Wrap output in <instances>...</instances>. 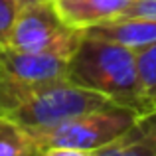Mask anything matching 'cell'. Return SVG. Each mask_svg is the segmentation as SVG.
Here are the masks:
<instances>
[{
	"label": "cell",
	"instance_id": "6da1fadb",
	"mask_svg": "<svg viewBox=\"0 0 156 156\" xmlns=\"http://www.w3.org/2000/svg\"><path fill=\"white\" fill-rule=\"evenodd\" d=\"M65 79L133 109L138 117L148 113L138 77L136 51L126 46L81 34L75 51L67 59Z\"/></svg>",
	"mask_w": 156,
	"mask_h": 156
},
{
	"label": "cell",
	"instance_id": "7a4b0ae2",
	"mask_svg": "<svg viewBox=\"0 0 156 156\" xmlns=\"http://www.w3.org/2000/svg\"><path fill=\"white\" fill-rule=\"evenodd\" d=\"M138 113L115 105L71 117L48 129L28 130L36 156H89L113 144L134 125Z\"/></svg>",
	"mask_w": 156,
	"mask_h": 156
},
{
	"label": "cell",
	"instance_id": "3957f363",
	"mask_svg": "<svg viewBox=\"0 0 156 156\" xmlns=\"http://www.w3.org/2000/svg\"><path fill=\"white\" fill-rule=\"evenodd\" d=\"M115 105H117L115 101L101 93L79 87L67 79H55L42 83L34 95L28 97L6 119L14 121L26 130H36L53 126L89 111L107 109Z\"/></svg>",
	"mask_w": 156,
	"mask_h": 156
},
{
	"label": "cell",
	"instance_id": "277c9868",
	"mask_svg": "<svg viewBox=\"0 0 156 156\" xmlns=\"http://www.w3.org/2000/svg\"><path fill=\"white\" fill-rule=\"evenodd\" d=\"M81 40V30L71 28L59 16L53 0L20 6L6 46L22 51L53 53L71 57Z\"/></svg>",
	"mask_w": 156,
	"mask_h": 156
},
{
	"label": "cell",
	"instance_id": "5b68a950",
	"mask_svg": "<svg viewBox=\"0 0 156 156\" xmlns=\"http://www.w3.org/2000/svg\"><path fill=\"white\" fill-rule=\"evenodd\" d=\"M65 73H67V57L53 53L22 51L0 44V77L28 83H44V81L65 79Z\"/></svg>",
	"mask_w": 156,
	"mask_h": 156
},
{
	"label": "cell",
	"instance_id": "8992f818",
	"mask_svg": "<svg viewBox=\"0 0 156 156\" xmlns=\"http://www.w3.org/2000/svg\"><path fill=\"white\" fill-rule=\"evenodd\" d=\"M83 36L99 38L140 51L156 44V20L150 18H115L81 30Z\"/></svg>",
	"mask_w": 156,
	"mask_h": 156
},
{
	"label": "cell",
	"instance_id": "52a82bcc",
	"mask_svg": "<svg viewBox=\"0 0 156 156\" xmlns=\"http://www.w3.org/2000/svg\"><path fill=\"white\" fill-rule=\"evenodd\" d=\"M53 2L59 16L69 26L85 30L89 26L119 18L130 0H53Z\"/></svg>",
	"mask_w": 156,
	"mask_h": 156
},
{
	"label": "cell",
	"instance_id": "ba28073f",
	"mask_svg": "<svg viewBox=\"0 0 156 156\" xmlns=\"http://www.w3.org/2000/svg\"><path fill=\"white\" fill-rule=\"evenodd\" d=\"M0 156H36L28 130L6 117H0Z\"/></svg>",
	"mask_w": 156,
	"mask_h": 156
},
{
	"label": "cell",
	"instance_id": "9c48e42d",
	"mask_svg": "<svg viewBox=\"0 0 156 156\" xmlns=\"http://www.w3.org/2000/svg\"><path fill=\"white\" fill-rule=\"evenodd\" d=\"M20 10V4L16 0H0V44L8 42L12 24Z\"/></svg>",
	"mask_w": 156,
	"mask_h": 156
},
{
	"label": "cell",
	"instance_id": "30bf717a",
	"mask_svg": "<svg viewBox=\"0 0 156 156\" xmlns=\"http://www.w3.org/2000/svg\"><path fill=\"white\" fill-rule=\"evenodd\" d=\"M119 18H150L156 20V0H130Z\"/></svg>",
	"mask_w": 156,
	"mask_h": 156
},
{
	"label": "cell",
	"instance_id": "8fae6325",
	"mask_svg": "<svg viewBox=\"0 0 156 156\" xmlns=\"http://www.w3.org/2000/svg\"><path fill=\"white\" fill-rule=\"evenodd\" d=\"M20 6H26V4H34V2H40V0H16Z\"/></svg>",
	"mask_w": 156,
	"mask_h": 156
}]
</instances>
